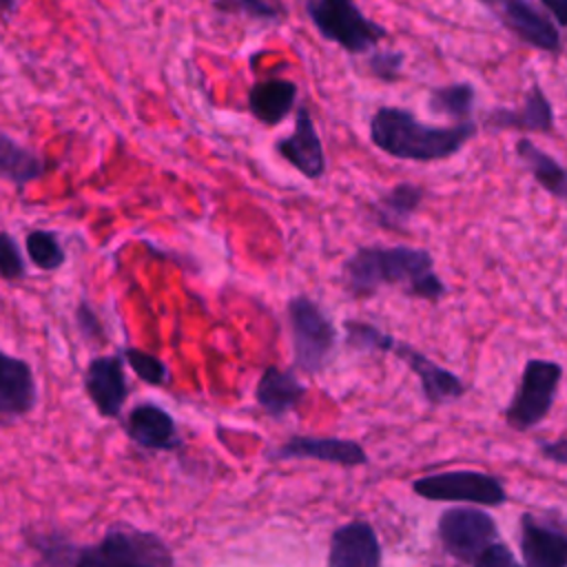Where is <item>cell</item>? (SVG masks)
Masks as SVG:
<instances>
[{
	"label": "cell",
	"mask_w": 567,
	"mask_h": 567,
	"mask_svg": "<svg viewBox=\"0 0 567 567\" xmlns=\"http://www.w3.org/2000/svg\"><path fill=\"white\" fill-rule=\"evenodd\" d=\"M343 281L354 297H370L385 286H401L405 295L439 301L447 288L434 272V259L412 246H361L343 264Z\"/></svg>",
	"instance_id": "1"
},
{
	"label": "cell",
	"mask_w": 567,
	"mask_h": 567,
	"mask_svg": "<svg viewBox=\"0 0 567 567\" xmlns=\"http://www.w3.org/2000/svg\"><path fill=\"white\" fill-rule=\"evenodd\" d=\"M474 120L430 126L401 106H379L370 117V142L385 155L410 162H441L456 155L474 135Z\"/></svg>",
	"instance_id": "2"
},
{
	"label": "cell",
	"mask_w": 567,
	"mask_h": 567,
	"mask_svg": "<svg viewBox=\"0 0 567 567\" xmlns=\"http://www.w3.org/2000/svg\"><path fill=\"white\" fill-rule=\"evenodd\" d=\"M71 567H175V558L157 534L120 523L95 545L75 547Z\"/></svg>",
	"instance_id": "3"
},
{
	"label": "cell",
	"mask_w": 567,
	"mask_h": 567,
	"mask_svg": "<svg viewBox=\"0 0 567 567\" xmlns=\"http://www.w3.org/2000/svg\"><path fill=\"white\" fill-rule=\"evenodd\" d=\"M303 9L323 40L352 55L370 53L388 33L354 0H303Z\"/></svg>",
	"instance_id": "4"
},
{
	"label": "cell",
	"mask_w": 567,
	"mask_h": 567,
	"mask_svg": "<svg viewBox=\"0 0 567 567\" xmlns=\"http://www.w3.org/2000/svg\"><path fill=\"white\" fill-rule=\"evenodd\" d=\"M286 312L290 323L295 365L306 374L321 372L337 346V328L332 319L303 295L292 297Z\"/></svg>",
	"instance_id": "5"
},
{
	"label": "cell",
	"mask_w": 567,
	"mask_h": 567,
	"mask_svg": "<svg viewBox=\"0 0 567 567\" xmlns=\"http://www.w3.org/2000/svg\"><path fill=\"white\" fill-rule=\"evenodd\" d=\"M563 365L549 359H529L523 368L509 405L503 412L505 423L516 432L536 427L549 414L560 388Z\"/></svg>",
	"instance_id": "6"
},
{
	"label": "cell",
	"mask_w": 567,
	"mask_h": 567,
	"mask_svg": "<svg viewBox=\"0 0 567 567\" xmlns=\"http://www.w3.org/2000/svg\"><path fill=\"white\" fill-rule=\"evenodd\" d=\"M412 492L427 501L474 503L487 507H498L507 501L503 483L496 476L476 470H452L421 476L412 481Z\"/></svg>",
	"instance_id": "7"
},
{
	"label": "cell",
	"mask_w": 567,
	"mask_h": 567,
	"mask_svg": "<svg viewBox=\"0 0 567 567\" xmlns=\"http://www.w3.org/2000/svg\"><path fill=\"white\" fill-rule=\"evenodd\" d=\"M439 540L458 563L472 565L492 543H496V520L478 507H450L439 516Z\"/></svg>",
	"instance_id": "8"
},
{
	"label": "cell",
	"mask_w": 567,
	"mask_h": 567,
	"mask_svg": "<svg viewBox=\"0 0 567 567\" xmlns=\"http://www.w3.org/2000/svg\"><path fill=\"white\" fill-rule=\"evenodd\" d=\"M275 153L286 159L297 173L306 179H319L326 173V151L323 142L317 133L315 120L308 106H297L295 111V128L292 133L279 137L275 142Z\"/></svg>",
	"instance_id": "9"
},
{
	"label": "cell",
	"mask_w": 567,
	"mask_h": 567,
	"mask_svg": "<svg viewBox=\"0 0 567 567\" xmlns=\"http://www.w3.org/2000/svg\"><path fill=\"white\" fill-rule=\"evenodd\" d=\"M494 11L501 24L523 44L545 53L560 51L563 38L558 24L529 0H503Z\"/></svg>",
	"instance_id": "10"
},
{
	"label": "cell",
	"mask_w": 567,
	"mask_h": 567,
	"mask_svg": "<svg viewBox=\"0 0 567 567\" xmlns=\"http://www.w3.org/2000/svg\"><path fill=\"white\" fill-rule=\"evenodd\" d=\"M518 547L523 567H567V529L543 516H520Z\"/></svg>",
	"instance_id": "11"
},
{
	"label": "cell",
	"mask_w": 567,
	"mask_h": 567,
	"mask_svg": "<svg viewBox=\"0 0 567 567\" xmlns=\"http://www.w3.org/2000/svg\"><path fill=\"white\" fill-rule=\"evenodd\" d=\"M272 461H292V458H310L341 467H359L368 463L365 450L352 439L339 436H306L295 434L284 441L272 454Z\"/></svg>",
	"instance_id": "12"
},
{
	"label": "cell",
	"mask_w": 567,
	"mask_h": 567,
	"mask_svg": "<svg viewBox=\"0 0 567 567\" xmlns=\"http://www.w3.org/2000/svg\"><path fill=\"white\" fill-rule=\"evenodd\" d=\"M84 390L104 419L120 416L128 396L122 359L117 354L93 357L84 370Z\"/></svg>",
	"instance_id": "13"
},
{
	"label": "cell",
	"mask_w": 567,
	"mask_h": 567,
	"mask_svg": "<svg viewBox=\"0 0 567 567\" xmlns=\"http://www.w3.org/2000/svg\"><path fill=\"white\" fill-rule=\"evenodd\" d=\"M388 354L399 357L419 377L421 392L430 405H443V403L456 401L467 390L465 383L454 372L441 368L439 363H434L432 359H427L423 352H419L405 341L392 339Z\"/></svg>",
	"instance_id": "14"
},
{
	"label": "cell",
	"mask_w": 567,
	"mask_h": 567,
	"mask_svg": "<svg viewBox=\"0 0 567 567\" xmlns=\"http://www.w3.org/2000/svg\"><path fill=\"white\" fill-rule=\"evenodd\" d=\"M328 567H381V543L374 527L352 520L332 532Z\"/></svg>",
	"instance_id": "15"
},
{
	"label": "cell",
	"mask_w": 567,
	"mask_h": 567,
	"mask_svg": "<svg viewBox=\"0 0 567 567\" xmlns=\"http://www.w3.org/2000/svg\"><path fill=\"white\" fill-rule=\"evenodd\" d=\"M485 126L501 131V128H514L523 133H549L554 128V109L549 97L545 95L543 86L534 82L525 97L523 104L516 109H492L485 115Z\"/></svg>",
	"instance_id": "16"
},
{
	"label": "cell",
	"mask_w": 567,
	"mask_h": 567,
	"mask_svg": "<svg viewBox=\"0 0 567 567\" xmlns=\"http://www.w3.org/2000/svg\"><path fill=\"white\" fill-rule=\"evenodd\" d=\"M124 427L128 439L144 450L162 452V450H175L179 445V434L173 416L155 403L135 405L126 414Z\"/></svg>",
	"instance_id": "17"
},
{
	"label": "cell",
	"mask_w": 567,
	"mask_h": 567,
	"mask_svg": "<svg viewBox=\"0 0 567 567\" xmlns=\"http://www.w3.org/2000/svg\"><path fill=\"white\" fill-rule=\"evenodd\" d=\"M35 401L38 385L31 365L0 350V416H24Z\"/></svg>",
	"instance_id": "18"
},
{
	"label": "cell",
	"mask_w": 567,
	"mask_h": 567,
	"mask_svg": "<svg viewBox=\"0 0 567 567\" xmlns=\"http://www.w3.org/2000/svg\"><path fill=\"white\" fill-rule=\"evenodd\" d=\"M299 89L286 78H266L248 89V111L264 126L281 124L297 106Z\"/></svg>",
	"instance_id": "19"
},
{
	"label": "cell",
	"mask_w": 567,
	"mask_h": 567,
	"mask_svg": "<svg viewBox=\"0 0 567 567\" xmlns=\"http://www.w3.org/2000/svg\"><path fill=\"white\" fill-rule=\"evenodd\" d=\"M303 396H306V385L299 383V379L292 372L279 370L275 365L261 372L255 388V399L259 408L272 419H279L290 410H295L303 401Z\"/></svg>",
	"instance_id": "20"
},
{
	"label": "cell",
	"mask_w": 567,
	"mask_h": 567,
	"mask_svg": "<svg viewBox=\"0 0 567 567\" xmlns=\"http://www.w3.org/2000/svg\"><path fill=\"white\" fill-rule=\"evenodd\" d=\"M514 151H516V157L520 159V164L534 177V182L545 193H549L551 197H556V199L567 204V168L556 157H551L547 151L538 148L527 137H520L516 142Z\"/></svg>",
	"instance_id": "21"
},
{
	"label": "cell",
	"mask_w": 567,
	"mask_h": 567,
	"mask_svg": "<svg viewBox=\"0 0 567 567\" xmlns=\"http://www.w3.org/2000/svg\"><path fill=\"white\" fill-rule=\"evenodd\" d=\"M44 157L0 131V179L24 188L31 182H38L47 173Z\"/></svg>",
	"instance_id": "22"
},
{
	"label": "cell",
	"mask_w": 567,
	"mask_h": 567,
	"mask_svg": "<svg viewBox=\"0 0 567 567\" xmlns=\"http://www.w3.org/2000/svg\"><path fill=\"white\" fill-rule=\"evenodd\" d=\"M423 197H425V190L419 184L401 182V184H394L390 190H385L372 204L370 213L381 228L401 230L412 219V215L419 210Z\"/></svg>",
	"instance_id": "23"
},
{
	"label": "cell",
	"mask_w": 567,
	"mask_h": 567,
	"mask_svg": "<svg viewBox=\"0 0 567 567\" xmlns=\"http://www.w3.org/2000/svg\"><path fill=\"white\" fill-rule=\"evenodd\" d=\"M474 102H476V91L470 82H454V84L434 86L427 95L430 113L450 117V120H454V124L472 120Z\"/></svg>",
	"instance_id": "24"
},
{
	"label": "cell",
	"mask_w": 567,
	"mask_h": 567,
	"mask_svg": "<svg viewBox=\"0 0 567 567\" xmlns=\"http://www.w3.org/2000/svg\"><path fill=\"white\" fill-rule=\"evenodd\" d=\"M24 248L31 264L44 272L58 270L66 261V252L53 230H44V228L31 230L24 239Z\"/></svg>",
	"instance_id": "25"
},
{
	"label": "cell",
	"mask_w": 567,
	"mask_h": 567,
	"mask_svg": "<svg viewBox=\"0 0 567 567\" xmlns=\"http://www.w3.org/2000/svg\"><path fill=\"white\" fill-rule=\"evenodd\" d=\"M213 9L224 16H244L257 22H277L284 16V9L270 0H213Z\"/></svg>",
	"instance_id": "26"
},
{
	"label": "cell",
	"mask_w": 567,
	"mask_h": 567,
	"mask_svg": "<svg viewBox=\"0 0 567 567\" xmlns=\"http://www.w3.org/2000/svg\"><path fill=\"white\" fill-rule=\"evenodd\" d=\"M346 341L350 348L365 352H388L392 343V334L365 321H346Z\"/></svg>",
	"instance_id": "27"
},
{
	"label": "cell",
	"mask_w": 567,
	"mask_h": 567,
	"mask_svg": "<svg viewBox=\"0 0 567 567\" xmlns=\"http://www.w3.org/2000/svg\"><path fill=\"white\" fill-rule=\"evenodd\" d=\"M124 359L128 363V368L146 383L151 385H164L168 379V370L164 365V361H159L157 357L137 350V348H126L124 350Z\"/></svg>",
	"instance_id": "28"
},
{
	"label": "cell",
	"mask_w": 567,
	"mask_h": 567,
	"mask_svg": "<svg viewBox=\"0 0 567 567\" xmlns=\"http://www.w3.org/2000/svg\"><path fill=\"white\" fill-rule=\"evenodd\" d=\"M405 55L392 49H372L368 55V71L381 82H394L401 75Z\"/></svg>",
	"instance_id": "29"
},
{
	"label": "cell",
	"mask_w": 567,
	"mask_h": 567,
	"mask_svg": "<svg viewBox=\"0 0 567 567\" xmlns=\"http://www.w3.org/2000/svg\"><path fill=\"white\" fill-rule=\"evenodd\" d=\"M27 275L24 257L18 248V241L7 230H0V277L7 281L22 279Z\"/></svg>",
	"instance_id": "30"
},
{
	"label": "cell",
	"mask_w": 567,
	"mask_h": 567,
	"mask_svg": "<svg viewBox=\"0 0 567 567\" xmlns=\"http://www.w3.org/2000/svg\"><path fill=\"white\" fill-rule=\"evenodd\" d=\"M472 567H518L512 549L503 543H492L474 563Z\"/></svg>",
	"instance_id": "31"
},
{
	"label": "cell",
	"mask_w": 567,
	"mask_h": 567,
	"mask_svg": "<svg viewBox=\"0 0 567 567\" xmlns=\"http://www.w3.org/2000/svg\"><path fill=\"white\" fill-rule=\"evenodd\" d=\"M75 321H78V328L80 332L89 339V341H95V339H102V323L95 315V310L89 306V303H80L78 310H75Z\"/></svg>",
	"instance_id": "32"
},
{
	"label": "cell",
	"mask_w": 567,
	"mask_h": 567,
	"mask_svg": "<svg viewBox=\"0 0 567 567\" xmlns=\"http://www.w3.org/2000/svg\"><path fill=\"white\" fill-rule=\"evenodd\" d=\"M538 452H540L543 458L567 467V436L556 439V441H543L538 445Z\"/></svg>",
	"instance_id": "33"
},
{
	"label": "cell",
	"mask_w": 567,
	"mask_h": 567,
	"mask_svg": "<svg viewBox=\"0 0 567 567\" xmlns=\"http://www.w3.org/2000/svg\"><path fill=\"white\" fill-rule=\"evenodd\" d=\"M547 13L551 16L554 22H558V27L567 29V0H538Z\"/></svg>",
	"instance_id": "34"
},
{
	"label": "cell",
	"mask_w": 567,
	"mask_h": 567,
	"mask_svg": "<svg viewBox=\"0 0 567 567\" xmlns=\"http://www.w3.org/2000/svg\"><path fill=\"white\" fill-rule=\"evenodd\" d=\"M20 0H0V16H11L18 9Z\"/></svg>",
	"instance_id": "35"
},
{
	"label": "cell",
	"mask_w": 567,
	"mask_h": 567,
	"mask_svg": "<svg viewBox=\"0 0 567 567\" xmlns=\"http://www.w3.org/2000/svg\"><path fill=\"white\" fill-rule=\"evenodd\" d=\"M478 2H481V4H485V7H489V9H496L503 0H478Z\"/></svg>",
	"instance_id": "36"
}]
</instances>
